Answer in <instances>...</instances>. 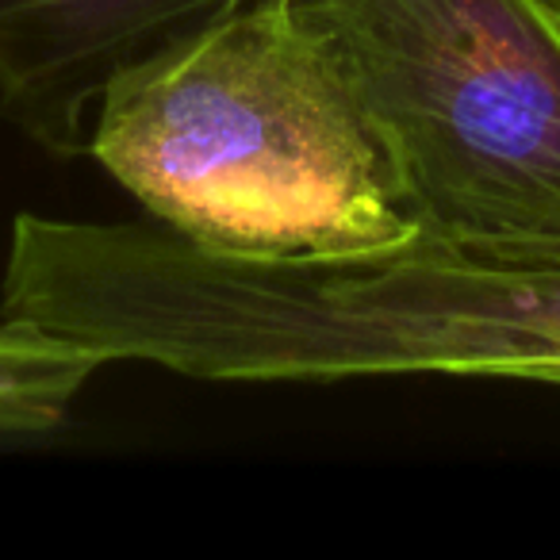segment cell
Listing matches in <instances>:
<instances>
[{"mask_svg":"<svg viewBox=\"0 0 560 560\" xmlns=\"http://www.w3.org/2000/svg\"><path fill=\"white\" fill-rule=\"evenodd\" d=\"M369 112L415 226L560 234V24L541 0H300Z\"/></svg>","mask_w":560,"mask_h":560,"instance_id":"obj_3","label":"cell"},{"mask_svg":"<svg viewBox=\"0 0 560 560\" xmlns=\"http://www.w3.org/2000/svg\"><path fill=\"white\" fill-rule=\"evenodd\" d=\"M541 4H545V12L560 24V0H541Z\"/></svg>","mask_w":560,"mask_h":560,"instance_id":"obj_6","label":"cell"},{"mask_svg":"<svg viewBox=\"0 0 560 560\" xmlns=\"http://www.w3.org/2000/svg\"><path fill=\"white\" fill-rule=\"evenodd\" d=\"M101 369L96 353L0 319V434L58 427Z\"/></svg>","mask_w":560,"mask_h":560,"instance_id":"obj_5","label":"cell"},{"mask_svg":"<svg viewBox=\"0 0 560 560\" xmlns=\"http://www.w3.org/2000/svg\"><path fill=\"white\" fill-rule=\"evenodd\" d=\"M20 312L101 361L188 381L506 376L560 388V234L226 254L162 223L43 219Z\"/></svg>","mask_w":560,"mask_h":560,"instance_id":"obj_1","label":"cell"},{"mask_svg":"<svg viewBox=\"0 0 560 560\" xmlns=\"http://www.w3.org/2000/svg\"><path fill=\"white\" fill-rule=\"evenodd\" d=\"M89 154L154 223L226 254H353L419 234L300 0H249L124 70Z\"/></svg>","mask_w":560,"mask_h":560,"instance_id":"obj_2","label":"cell"},{"mask_svg":"<svg viewBox=\"0 0 560 560\" xmlns=\"http://www.w3.org/2000/svg\"><path fill=\"white\" fill-rule=\"evenodd\" d=\"M249 0H0V116L58 158L89 154L104 89Z\"/></svg>","mask_w":560,"mask_h":560,"instance_id":"obj_4","label":"cell"}]
</instances>
